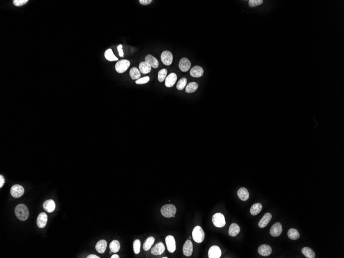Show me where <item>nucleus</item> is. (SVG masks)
Returning <instances> with one entry per match:
<instances>
[{
  "label": "nucleus",
  "mask_w": 344,
  "mask_h": 258,
  "mask_svg": "<svg viewBox=\"0 0 344 258\" xmlns=\"http://www.w3.org/2000/svg\"><path fill=\"white\" fill-rule=\"evenodd\" d=\"M14 213L17 218L20 221H26L29 218V210L28 207L24 204L17 205L15 208Z\"/></svg>",
  "instance_id": "1"
},
{
  "label": "nucleus",
  "mask_w": 344,
  "mask_h": 258,
  "mask_svg": "<svg viewBox=\"0 0 344 258\" xmlns=\"http://www.w3.org/2000/svg\"><path fill=\"white\" fill-rule=\"evenodd\" d=\"M177 209L173 204H167L162 207L161 213L163 216L166 218H174Z\"/></svg>",
  "instance_id": "2"
},
{
  "label": "nucleus",
  "mask_w": 344,
  "mask_h": 258,
  "mask_svg": "<svg viewBox=\"0 0 344 258\" xmlns=\"http://www.w3.org/2000/svg\"><path fill=\"white\" fill-rule=\"evenodd\" d=\"M192 236L195 242L201 243L204 240L205 234L202 227L199 226H197L193 230Z\"/></svg>",
  "instance_id": "3"
},
{
  "label": "nucleus",
  "mask_w": 344,
  "mask_h": 258,
  "mask_svg": "<svg viewBox=\"0 0 344 258\" xmlns=\"http://www.w3.org/2000/svg\"><path fill=\"white\" fill-rule=\"evenodd\" d=\"M212 222L215 226L222 228L226 224L225 217L221 213H215L212 217Z\"/></svg>",
  "instance_id": "4"
},
{
  "label": "nucleus",
  "mask_w": 344,
  "mask_h": 258,
  "mask_svg": "<svg viewBox=\"0 0 344 258\" xmlns=\"http://www.w3.org/2000/svg\"><path fill=\"white\" fill-rule=\"evenodd\" d=\"M130 62L126 59H123L117 62L115 65V70L119 73H123L127 71L130 67Z\"/></svg>",
  "instance_id": "5"
},
{
  "label": "nucleus",
  "mask_w": 344,
  "mask_h": 258,
  "mask_svg": "<svg viewBox=\"0 0 344 258\" xmlns=\"http://www.w3.org/2000/svg\"><path fill=\"white\" fill-rule=\"evenodd\" d=\"M24 193V189L21 185H15L11 187L10 194L13 197L19 198Z\"/></svg>",
  "instance_id": "6"
},
{
  "label": "nucleus",
  "mask_w": 344,
  "mask_h": 258,
  "mask_svg": "<svg viewBox=\"0 0 344 258\" xmlns=\"http://www.w3.org/2000/svg\"><path fill=\"white\" fill-rule=\"evenodd\" d=\"M161 60L164 65L170 66L173 62V54L169 50L163 51L161 55Z\"/></svg>",
  "instance_id": "7"
},
{
  "label": "nucleus",
  "mask_w": 344,
  "mask_h": 258,
  "mask_svg": "<svg viewBox=\"0 0 344 258\" xmlns=\"http://www.w3.org/2000/svg\"><path fill=\"white\" fill-rule=\"evenodd\" d=\"M166 243L167 250L171 253H173L176 250V242L174 237L168 235L166 238Z\"/></svg>",
  "instance_id": "8"
},
{
  "label": "nucleus",
  "mask_w": 344,
  "mask_h": 258,
  "mask_svg": "<svg viewBox=\"0 0 344 258\" xmlns=\"http://www.w3.org/2000/svg\"><path fill=\"white\" fill-rule=\"evenodd\" d=\"M191 66V63L187 58H183L179 62V68L182 72H186L189 71Z\"/></svg>",
  "instance_id": "9"
},
{
  "label": "nucleus",
  "mask_w": 344,
  "mask_h": 258,
  "mask_svg": "<svg viewBox=\"0 0 344 258\" xmlns=\"http://www.w3.org/2000/svg\"><path fill=\"white\" fill-rule=\"evenodd\" d=\"M282 232V227L280 223H276L270 229V234L273 237H279Z\"/></svg>",
  "instance_id": "10"
},
{
  "label": "nucleus",
  "mask_w": 344,
  "mask_h": 258,
  "mask_svg": "<svg viewBox=\"0 0 344 258\" xmlns=\"http://www.w3.org/2000/svg\"><path fill=\"white\" fill-rule=\"evenodd\" d=\"M222 255V251L218 246H212L209 250L208 256L209 258H219Z\"/></svg>",
  "instance_id": "11"
},
{
  "label": "nucleus",
  "mask_w": 344,
  "mask_h": 258,
  "mask_svg": "<svg viewBox=\"0 0 344 258\" xmlns=\"http://www.w3.org/2000/svg\"><path fill=\"white\" fill-rule=\"evenodd\" d=\"M48 222V215L44 212L39 214L37 219V224L40 228H44Z\"/></svg>",
  "instance_id": "12"
},
{
  "label": "nucleus",
  "mask_w": 344,
  "mask_h": 258,
  "mask_svg": "<svg viewBox=\"0 0 344 258\" xmlns=\"http://www.w3.org/2000/svg\"><path fill=\"white\" fill-rule=\"evenodd\" d=\"M193 246L191 241L188 240L183 246V253L187 257H190L193 253Z\"/></svg>",
  "instance_id": "13"
},
{
  "label": "nucleus",
  "mask_w": 344,
  "mask_h": 258,
  "mask_svg": "<svg viewBox=\"0 0 344 258\" xmlns=\"http://www.w3.org/2000/svg\"><path fill=\"white\" fill-rule=\"evenodd\" d=\"M177 75L175 73L170 74L165 79V85L167 87H172L177 81Z\"/></svg>",
  "instance_id": "14"
},
{
  "label": "nucleus",
  "mask_w": 344,
  "mask_h": 258,
  "mask_svg": "<svg viewBox=\"0 0 344 258\" xmlns=\"http://www.w3.org/2000/svg\"><path fill=\"white\" fill-rule=\"evenodd\" d=\"M258 252L260 255L264 257H267L272 254V249L269 245L263 244V245H261L258 248Z\"/></svg>",
  "instance_id": "15"
},
{
  "label": "nucleus",
  "mask_w": 344,
  "mask_h": 258,
  "mask_svg": "<svg viewBox=\"0 0 344 258\" xmlns=\"http://www.w3.org/2000/svg\"><path fill=\"white\" fill-rule=\"evenodd\" d=\"M165 251V247L162 242L157 243L153 248H151V253L154 255H160Z\"/></svg>",
  "instance_id": "16"
},
{
  "label": "nucleus",
  "mask_w": 344,
  "mask_h": 258,
  "mask_svg": "<svg viewBox=\"0 0 344 258\" xmlns=\"http://www.w3.org/2000/svg\"><path fill=\"white\" fill-rule=\"evenodd\" d=\"M55 207H56V205H55V202L52 199H48L43 203V209L49 213L53 212L55 209Z\"/></svg>",
  "instance_id": "17"
},
{
  "label": "nucleus",
  "mask_w": 344,
  "mask_h": 258,
  "mask_svg": "<svg viewBox=\"0 0 344 258\" xmlns=\"http://www.w3.org/2000/svg\"><path fill=\"white\" fill-rule=\"evenodd\" d=\"M203 69L198 66H194L190 71V75L193 77H200L203 75Z\"/></svg>",
  "instance_id": "18"
},
{
  "label": "nucleus",
  "mask_w": 344,
  "mask_h": 258,
  "mask_svg": "<svg viewBox=\"0 0 344 258\" xmlns=\"http://www.w3.org/2000/svg\"><path fill=\"white\" fill-rule=\"evenodd\" d=\"M145 61L148 65H150L151 68L155 69L158 67V61L154 56H153V55H150V54L147 55L145 58Z\"/></svg>",
  "instance_id": "19"
},
{
  "label": "nucleus",
  "mask_w": 344,
  "mask_h": 258,
  "mask_svg": "<svg viewBox=\"0 0 344 258\" xmlns=\"http://www.w3.org/2000/svg\"><path fill=\"white\" fill-rule=\"evenodd\" d=\"M272 218V215L270 213H267L263 216L259 223V226L261 228H263L267 226Z\"/></svg>",
  "instance_id": "20"
},
{
  "label": "nucleus",
  "mask_w": 344,
  "mask_h": 258,
  "mask_svg": "<svg viewBox=\"0 0 344 258\" xmlns=\"http://www.w3.org/2000/svg\"><path fill=\"white\" fill-rule=\"evenodd\" d=\"M107 243L105 240H101L95 245V249L99 254H103L105 251Z\"/></svg>",
  "instance_id": "21"
},
{
  "label": "nucleus",
  "mask_w": 344,
  "mask_h": 258,
  "mask_svg": "<svg viewBox=\"0 0 344 258\" xmlns=\"http://www.w3.org/2000/svg\"><path fill=\"white\" fill-rule=\"evenodd\" d=\"M239 198L242 201H246L249 197V192L245 187H241L238 191Z\"/></svg>",
  "instance_id": "22"
},
{
  "label": "nucleus",
  "mask_w": 344,
  "mask_h": 258,
  "mask_svg": "<svg viewBox=\"0 0 344 258\" xmlns=\"http://www.w3.org/2000/svg\"><path fill=\"white\" fill-rule=\"evenodd\" d=\"M240 231V228L238 224L236 223H232L229 227L228 234L231 237H236L238 235V234Z\"/></svg>",
  "instance_id": "23"
},
{
  "label": "nucleus",
  "mask_w": 344,
  "mask_h": 258,
  "mask_svg": "<svg viewBox=\"0 0 344 258\" xmlns=\"http://www.w3.org/2000/svg\"><path fill=\"white\" fill-rule=\"evenodd\" d=\"M151 66L148 65L146 61L141 62L139 65V70L140 72L144 74L149 73L151 71Z\"/></svg>",
  "instance_id": "24"
},
{
  "label": "nucleus",
  "mask_w": 344,
  "mask_h": 258,
  "mask_svg": "<svg viewBox=\"0 0 344 258\" xmlns=\"http://www.w3.org/2000/svg\"><path fill=\"white\" fill-rule=\"evenodd\" d=\"M262 205L260 203H256L253 204L251 207L250 212L252 215H258L262 210Z\"/></svg>",
  "instance_id": "25"
},
{
  "label": "nucleus",
  "mask_w": 344,
  "mask_h": 258,
  "mask_svg": "<svg viewBox=\"0 0 344 258\" xmlns=\"http://www.w3.org/2000/svg\"><path fill=\"white\" fill-rule=\"evenodd\" d=\"M288 235L290 239L292 240H296L300 237L299 232L296 229L291 228L288 231Z\"/></svg>",
  "instance_id": "26"
},
{
  "label": "nucleus",
  "mask_w": 344,
  "mask_h": 258,
  "mask_svg": "<svg viewBox=\"0 0 344 258\" xmlns=\"http://www.w3.org/2000/svg\"><path fill=\"white\" fill-rule=\"evenodd\" d=\"M302 253L305 257L308 258H314L315 257V254L311 248L305 247L302 249Z\"/></svg>",
  "instance_id": "27"
},
{
  "label": "nucleus",
  "mask_w": 344,
  "mask_h": 258,
  "mask_svg": "<svg viewBox=\"0 0 344 258\" xmlns=\"http://www.w3.org/2000/svg\"><path fill=\"white\" fill-rule=\"evenodd\" d=\"M155 238L153 237H150L146 240L143 246V248L145 251H147L151 249L152 245L154 243Z\"/></svg>",
  "instance_id": "28"
},
{
  "label": "nucleus",
  "mask_w": 344,
  "mask_h": 258,
  "mask_svg": "<svg viewBox=\"0 0 344 258\" xmlns=\"http://www.w3.org/2000/svg\"><path fill=\"white\" fill-rule=\"evenodd\" d=\"M130 76L133 80L139 79L141 76V72L136 67L131 68L130 72Z\"/></svg>",
  "instance_id": "29"
},
{
  "label": "nucleus",
  "mask_w": 344,
  "mask_h": 258,
  "mask_svg": "<svg viewBox=\"0 0 344 258\" xmlns=\"http://www.w3.org/2000/svg\"><path fill=\"white\" fill-rule=\"evenodd\" d=\"M109 248L111 252L117 253L120 249V243L117 240H114L110 243Z\"/></svg>",
  "instance_id": "30"
},
{
  "label": "nucleus",
  "mask_w": 344,
  "mask_h": 258,
  "mask_svg": "<svg viewBox=\"0 0 344 258\" xmlns=\"http://www.w3.org/2000/svg\"><path fill=\"white\" fill-rule=\"evenodd\" d=\"M198 87V84L196 82H190L186 86V92L189 93L194 92L197 90Z\"/></svg>",
  "instance_id": "31"
},
{
  "label": "nucleus",
  "mask_w": 344,
  "mask_h": 258,
  "mask_svg": "<svg viewBox=\"0 0 344 258\" xmlns=\"http://www.w3.org/2000/svg\"><path fill=\"white\" fill-rule=\"evenodd\" d=\"M105 57L108 61H117L118 60V58L115 57V55L113 53V50L111 49H109L106 50L105 52Z\"/></svg>",
  "instance_id": "32"
},
{
  "label": "nucleus",
  "mask_w": 344,
  "mask_h": 258,
  "mask_svg": "<svg viewBox=\"0 0 344 258\" xmlns=\"http://www.w3.org/2000/svg\"><path fill=\"white\" fill-rule=\"evenodd\" d=\"M187 84V79L185 77H183L177 82L176 88L179 90H182L186 87V85Z\"/></svg>",
  "instance_id": "33"
},
{
  "label": "nucleus",
  "mask_w": 344,
  "mask_h": 258,
  "mask_svg": "<svg viewBox=\"0 0 344 258\" xmlns=\"http://www.w3.org/2000/svg\"><path fill=\"white\" fill-rule=\"evenodd\" d=\"M167 71L166 69H162L158 72V79L159 82H163L166 79L167 75Z\"/></svg>",
  "instance_id": "34"
},
{
  "label": "nucleus",
  "mask_w": 344,
  "mask_h": 258,
  "mask_svg": "<svg viewBox=\"0 0 344 258\" xmlns=\"http://www.w3.org/2000/svg\"><path fill=\"white\" fill-rule=\"evenodd\" d=\"M140 247H141V242L140 240H135L133 244V249H134V252L135 254H138L140 253Z\"/></svg>",
  "instance_id": "35"
},
{
  "label": "nucleus",
  "mask_w": 344,
  "mask_h": 258,
  "mask_svg": "<svg viewBox=\"0 0 344 258\" xmlns=\"http://www.w3.org/2000/svg\"><path fill=\"white\" fill-rule=\"evenodd\" d=\"M263 2V0H250L248 2V3L250 7H253L262 4Z\"/></svg>",
  "instance_id": "36"
},
{
  "label": "nucleus",
  "mask_w": 344,
  "mask_h": 258,
  "mask_svg": "<svg viewBox=\"0 0 344 258\" xmlns=\"http://www.w3.org/2000/svg\"><path fill=\"white\" fill-rule=\"evenodd\" d=\"M150 77L148 76H146L143 78H139L135 81V83L138 85H142V84H146L150 81Z\"/></svg>",
  "instance_id": "37"
},
{
  "label": "nucleus",
  "mask_w": 344,
  "mask_h": 258,
  "mask_svg": "<svg viewBox=\"0 0 344 258\" xmlns=\"http://www.w3.org/2000/svg\"><path fill=\"white\" fill-rule=\"evenodd\" d=\"M28 2H29L28 0H14L13 4L16 6H20L25 4Z\"/></svg>",
  "instance_id": "38"
},
{
  "label": "nucleus",
  "mask_w": 344,
  "mask_h": 258,
  "mask_svg": "<svg viewBox=\"0 0 344 258\" xmlns=\"http://www.w3.org/2000/svg\"><path fill=\"white\" fill-rule=\"evenodd\" d=\"M122 47V45H119L118 46V50L119 53V56L120 57L124 56V53L123 51Z\"/></svg>",
  "instance_id": "39"
},
{
  "label": "nucleus",
  "mask_w": 344,
  "mask_h": 258,
  "mask_svg": "<svg viewBox=\"0 0 344 258\" xmlns=\"http://www.w3.org/2000/svg\"><path fill=\"white\" fill-rule=\"evenodd\" d=\"M139 2H140V4H141L146 5L151 4V2H152V0H140Z\"/></svg>",
  "instance_id": "40"
},
{
  "label": "nucleus",
  "mask_w": 344,
  "mask_h": 258,
  "mask_svg": "<svg viewBox=\"0 0 344 258\" xmlns=\"http://www.w3.org/2000/svg\"><path fill=\"white\" fill-rule=\"evenodd\" d=\"M5 183V179L4 177H3L2 175H0V187H3V185Z\"/></svg>",
  "instance_id": "41"
},
{
  "label": "nucleus",
  "mask_w": 344,
  "mask_h": 258,
  "mask_svg": "<svg viewBox=\"0 0 344 258\" xmlns=\"http://www.w3.org/2000/svg\"><path fill=\"white\" fill-rule=\"evenodd\" d=\"M87 258H99L100 257H98V255H88V257H87Z\"/></svg>",
  "instance_id": "42"
},
{
  "label": "nucleus",
  "mask_w": 344,
  "mask_h": 258,
  "mask_svg": "<svg viewBox=\"0 0 344 258\" xmlns=\"http://www.w3.org/2000/svg\"><path fill=\"white\" fill-rule=\"evenodd\" d=\"M111 258H119V255H116V254H115V255H112V256H111Z\"/></svg>",
  "instance_id": "43"
},
{
  "label": "nucleus",
  "mask_w": 344,
  "mask_h": 258,
  "mask_svg": "<svg viewBox=\"0 0 344 258\" xmlns=\"http://www.w3.org/2000/svg\"><path fill=\"white\" fill-rule=\"evenodd\" d=\"M163 258H167V257H163Z\"/></svg>",
  "instance_id": "44"
}]
</instances>
